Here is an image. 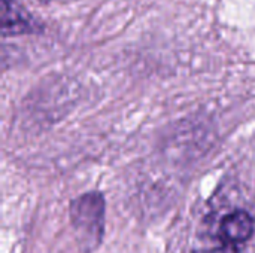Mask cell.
<instances>
[{
  "mask_svg": "<svg viewBox=\"0 0 255 253\" xmlns=\"http://www.w3.org/2000/svg\"><path fill=\"white\" fill-rule=\"evenodd\" d=\"M105 197L91 191L70 201L69 216L75 239L82 253H93L102 243L105 236Z\"/></svg>",
  "mask_w": 255,
  "mask_h": 253,
  "instance_id": "6da1fadb",
  "label": "cell"
},
{
  "mask_svg": "<svg viewBox=\"0 0 255 253\" xmlns=\"http://www.w3.org/2000/svg\"><path fill=\"white\" fill-rule=\"evenodd\" d=\"M255 231V219L247 210H233L224 215L217 228L215 237L218 245L205 249L209 253H239L241 248L248 243Z\"/></svg>",
  "mask_w": 255,
  "mask_h": 253,
  "instance_id": "7a4b0ae2",
  "label": "cell"
},
{
  "mask_svg": "<svg viewBox=\"0 0 255 253\" xmlns=\"http://www.w3.org/2000/svg\"><path fill=\"white\" fill-rule=\"evenodd\" d=\"M3 34H25L36 31V21L15 0H1Z\"/></svg>",
  "mask_w": 255,
  "mask_h": 253,
  "instance_id": "3957f363",
  "label": "cell"
}]
</instances>
